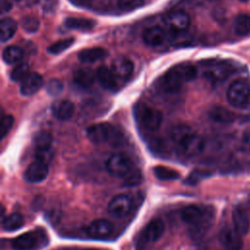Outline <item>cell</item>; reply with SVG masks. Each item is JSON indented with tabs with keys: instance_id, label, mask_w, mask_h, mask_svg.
Instances as JSON below:
<instances>
[{
	"instance_id": "cell-1",
	"label": "cell",
	"mask_w": 250,
	"mask_h": 250,
	"mask_svg": "<svg viewBox=\"0 0 250 250\" xmlns=\"http://www.w3.org/2000/svg\"><path fill=\"white\" fill-rule=\"evenodd\" d=\"M88 139L96 145L108 144L112 146H118L123 140L121 131L114 125L103 122L90 125L86 130Z\"/></svg>"
},
{
	"instance_id": "cell-2",
	"label": "cell",
	"mask_w": 250,
	"mask_h": 250,
	"mask_svg": "<svg viewBox=\"0 0 250 250\" xmlns=\"http://www.w3.org/2000/svg\"><path fill=\"white\" fill-rule=\"evenodd\" d=\"M134 115L140 125L148 131H156L161 126L163 120L160 110L145 103H139L135 105Z\"/></svg>"
},
{
	"instance_id": "cell-3",
	"label": "cell",
	"mask_w": 250,
	"mask_h": 250,
	"mask_svg": "<svg viewBox=\"0 0 250 250\" xmlns=\"http://www.w3.org/2000/svg\"><path fill=\"white\" fill-rule=\"evenodd\" d=\"M227 98L231 105L241 107L250 98V85L243 79L234 80L228 88Z\"/></svg>"
},
{
	"instance_id": "cell-4",
	"label": "cell",
	"mask_w": 250,
	"mask_h": 250,
	"mask_svg": "<svg viewBox=\"0 0 250 250\" xmlns=\"http://www.w3.org/2000/svg\"><path fill=\"white\" fill-rule=\"evenodd\" d=\"M135 166L131 159L122 153H113L106 161V170L112 176L118 177L121 180L128 175Z\"/></svg>"
},
{
	"instance_id": "cell-5",
	"label": "cell",
	"mask_w": 250,
	"mask_h": 250,
	"mask_svg": "<svg viewBox=\"0 0 250 250\" xmlns=\"http://www.w3.org/2000/svg\"><path fill=\"white\" fill-rule=\"evenodd\" d=\"M212 214L203 210L202 208L196 205H188L182 209L181 211V219L190 226V228L196 227L207 220L212 219Z\"/></svg>"
},
{
	"instance_id": "cell-6",
	"label": "cell",
	"mask_w": 250,
	"mask_h": 250,
	"mask_svg": "<svg viewBox=\"0 0 250 250\" xmlns=\"http://www.w3.org/2000/svg\"><path fill=\"white\" fill-rule=\"evenodd\" d=\"M180 151L188 157L199 154L204 148V140L194 132L187 136L183 141L178 144Z\"/></svg>"
},
{
	"instance_id": "cell-7",
	"label": "cell",
	"mask_w": 250,
	"mask_h": 250,
	"mask_svg": "<svg viewBox=\"0 0 250 250\" xmlns=\"http://www.w3.org/2000/svg\"><path fill=\"white\" fill-rule=\"evenodd\" d=\"M185 80L179 73V71L173 67L169 69L159 80L160 89L168 94H174L180 91Z\"/></svg>"
},
{
	"instance_id": "cell-8",
	"label": "cell",
	"mask_w": 250,
	"mask_h": 250,
	"mask_svg": "<svg viewBox=\"0 0 250 250\" xmlns=\"http://www.w3.org/2000/svg\"><path fill=\"white\" fill-rule=\"evenodd\" d=\"M132 199L129 195L121 193L111 198L107 205V211L114 217H124L132 209Z\"/></svg>"
},
{
	"instance_id": "cell-9",
	"label": "cell",
	"mask_w": 250,
	"mask_h": 250,
	"mask_svg": "<svg viewBox=\"0 0 250 250\" xmlns=\"http://www.w3.org/2000/svg\"><path fill=\"white\" fill-rule=\"evenodd\" d=\"M165 22L170 30L182 32L188 28L190 24V18L188 13L184 11H174L166 16Z\"/></svg>"
},
{
	"instance_id": "cell-10",
	"label": "cell",
	"mask_w": 250,
	"mask_h": 250,
	"mask_svg": "<svg viewBox=\"0 0 250 250\" xmlns=\"http://www.w3.org/2000/svg\"><path fill=\"white\" fill-rule=\"evenodd\" d=\"M241 234L232 228L226 227L219 233V240L227 250H240L242 248Z\"/></svg>"
},
{
	"instance_id": "cell-11",
	"label": "cell",
	"mask_w": 250,
	"mask_h": 250,
	"mask_svg": "<svg viewBox=\"0 0 250 250\" xmlns=\"http://www.w3.org/2000/svg\"><path fill=\"white\" fill-rule=\"evenodd\" d=\"M48 174V164L36 160L28 165V167L24 171L23 177L26 182L36 184L44 181L47 178Z\"/></svg>"
},
{
	"instance_id": "cell-12",
	"label": "cell",
	"mask_w": 250,
	"mask_h": 250,
	"mask_svg": "<svg viewBox=\"0 0 250 250\" xmlns=\"http://www.w3.org/2000/svg\"><path fill=\"white\" fill-rule=\"evenodd\" d=\"M87 234L94 238H104L113 231V225L106 219H97L92 221L86 229Z\"/></svg>"
},
{
	"instance_id": "cell-13",
	"label": "cell",
	"mask_w": 250,
	"mask_h": 250,
	"mask_svg": "<svg viewBox=\"0 0 250 250\" xmlns=\"http://www.w3.org/2000/svg\"><path fill=\"white\" fill-rule=\"evenodd\" d=\"M165 225L163 221L159 218L152 219L145 227L141 238L145 242H155L157 241L164 233Z\"/></svg>"
},
{
	"instance_id": "cell-14",
	"label": "cell",
	"mask_w": 250,
	"mask_h": 250,
	"mask_svg": "<svg viewBox=\"0 0 250 250\" xmlns=\"http://www.w3.org/2000/svg\"><path fill=\"white\" fill-rule=\"evenodd\" d=\"M110 69L118 80H126L132 75L134 64L128 58L120 56L112 61Z\"/></svg>"
},
{
	"instance_id": "cell-15",
	"label": "cell",
	"mask_w": 250,
	"mask_h": 250,
	"mask_svg": "<svg viewBox=\"0 0 250 250\" xmlns=\"http://www.w3.org/2000/svg\"><path fill=\"white\" fill-rule=\"evenodd\" d=\"M144 42L151 47L163 44L166 40V31L159 25H151L143 31Z\"/></svg>"
},
{
	"instance_id": "cell-16",
	"label": "cell",
	"mask_w": 250,
	"mask_h": 250,
	"mask_svg": "<svg viewBox=\"0 0 250 250\" xmlns=\"http://www.w3.org/2000/svg\"><path fill=\"white\" fill-rule=\"evenodd\" d=\"M43 85V77L37 72H30L21 82V94L22 96L34 95Z\"/></svg>"
},
{
	"instance_id": "cell-17",
	"label": "cell",
	"mask_w": 250,
	"mask_h": 250,
	"mask_svg": "<svg viewBox=\"0 0 250 250\" xmlns=\"http://www.w3.org/2000/svg\"><path fill=\"white\" fill-rule=\"evenodd\" d=\"M75 111L74 104L68 100H60L53 104L52 112L53 115L62 121L70 119Z\"/></svg>"
},
{
	"instance_id": "cell-18",
	"label": "cell",
	"mask_w": 250,
	"mask_h": 250,
	"mask_svg": "<svg viewBox=\"0 0 250 250\" xmlns=\"http://www.w3.org/2000/svg\"><path fill=\"white\" fill-rule=\"evenodd\" d=\"M96 75L99 83L103 88L108 91H114L117 89L118 79L116 78V76L113 74L112 70L109 67L105 65L100 66L96 72Z\"/></svg>"
},
{
	"instance_id": "cell-19",
	"label": "cell",
	"mask_w": 250,
	"mask_h": 250,
	"mask_svg": "<svg viewBox=\"0 0 250 250\" xmlns=\"http://www.w3.org/2000/svg\"><path fill=\"white\" fill-rule=\"evenodd\" d=\"M231 72V66L225 62H215L208 64L205 74L213 80L226 79Z\"/></svg>"
},
{
	"instance_id": "cell-20",
	"label": "cell",
	"mask_w": 250,
	"mask_h": 250,
	"mask_svg": "<svg viewBox=\"0 0 250 250\" xmlns=\"http://www.w3.org/2000/svg\"><path fill=\"white\" fill-rule=\"evenodd\" d=\"M233 228L240 233L246 234L250 228V221L246 210L240 206H236L232 210Z\"/></svg>"
},
{
	"instance_id": "cell-21",
	"label": "cell",
	"mask_w": 250,
	"mask_h": 250,
	"mask_svg": "<svg viewBox=\"0 0 250 250\" xmlns=\"http://www.w3.org/2000/svg\"><path fill=\"white\" fill-rule=\"evenodd\" d=\"M108 55V52L102 47H92L83 49L78 53V59L82 62L92 63L105 59Z\"/></svg>"
},
{
	"instance_id": "cell-22",
	"label": "cell",
	"mask_w": 250,
	"mask_h": 250,
	"mask_svg": "<svg viewBox=\"0 0 250 250\" xmlns=\"http://www.w3.org/2000/svg\"><path fill=\"white\" fill-rule=\"evenodd\" d=\"M208 115L211 120L220 124H230L235 119V115L232 111L220 105H215L211 107Z\"/></svg>"
},
{
	"instance_id": "cell-23",
	"label": "cell",
	"mask_w": 250,
	"mask_h": 250,
	"mask_svg": "<svg viewBox=\"0 0 250 250\" xmlns=\"http://www.w3.org/2000/svg\"><path fill=\"white\" fill-rule=\"evenodd\" d=\"M38 241V237L35 232L27 231L22 233L12 240V247L15 250H30Z\"/></svg>"
},
{
	"instance_id": "cell-24",
	"label": "cell",
	"mask_w": 250,
	"mask_h": 250,
	"mask_svg": "<svg viewBox=\"0 0 250 250\" xmlns=\"http://www.w3.org/2000/svg\"><path fill=\"white\" fill-rule=\"evenodd\" d=\"M97 75L90 68H79L73 74V80L75 84L81 88L91 87L96 79Z\"/></svg>"
},
{
	"instance_id": "cell-25",
	"label": "cell",
	"mask_w": 250,
	"mask_h": 250,
	"mask_svg": "<svg viewBox=\"0 0 250 250\" xmlns=\"http://www.w3.org/2000/svg\"><path fill=\"white\" fill-rule=\"evenodd\" d=\"M64 25L71 29H78V30H91L95 27L96 21L90 19L85 18H67L64 21Z\"/></svg>"
},
{
	"instance_id": "cell-26",
	"label": "cell",
	"mask_w": 250,
	"mask_h": 250,
	"mask_svg": "<svg viewBox=\"0 0 250 250\" xmlns=\"http://www.w3.org/2000/svg\"><path fill=\"white\" fill-rule=\"evenodd\" d=\"M233 31L239 36H245L250 33V16L240 14L235 17L232 23Z\"/></svg>"
},
{
	"instance_id": "cell-27",
	"label": "cell",
	"mask_w": 250,
	"mask_h": 250,
	"mask_svg": "<svg viewBox=\"0 0 250 250\" xmlns=\"http://www.w3.org/2000/svg\"><path fill=\"white\" fill-rule=\"evenodd\" d=\"M18 24L11 18H5L0 21V38L2 42L10 40L17 31Z\"/></svg>"
},
{
	"instance_id": "cell-28",
	"label": "cell",
	"mask_w": 250,
	"mask_h": 250,
	"mask_svg": "<svg viewBox=\"0 0 250 250\" xmlns=\"http://www.w3.org/2000/svg\"><path fill=\"white\" fill-rule=\"evenodd\" d=\"M2 57L4 62L8 64L19 63L23 58V51L21 47L18 46H8L4 49Z\"/></svg>"
},
{
	"instance_id": "cell-29",
	"label": "cell",
	"mask_w": 250,
	"mask_h": 250,
	"mask_svg": "<svg viewBox=\"0 0 250 250\" xmlns=\"http://www.w3.org/2000/svg\"><path fill=\"white\" fill-rule=\"evenodd\" d=\"M24 225V220L21 214L12 213L2 221V228L6 231H14L21 229Z\"/></svg>"
},
{
	"instance_id": "cell-30",
	"label": "cell",
	"mask_w": 250,
	"mask_h": 250,
	"mask_svg": "<svg viewBox=\"0 0 250 250\" xmlns=\"http://www.w3.org/2000/svg\"><path fill=\"white\" fill-rule=\"evenodd\" d=\"M153 174L160 181H174L178 180L181 176L177 170L162 165L155 166L153 168Z\"/></svg>"
},
{
	"instance_id": "cell-31",
	"label": "cell",
	"mask_w": 250,
	"mask_h": 250,
	"mask_svg": "<svg viewBox=\"0 0 250 250\" xmlns=\"http://www.w3.org/2000/svg\"><path fill=\"white\" fill-rule=\"evenodd\" d=\"M193 131L189 126L186 124H177L171 128L170 137L172 141L178 145L181 141H183L187 136H188Z\"/></svg>"
},
{
	"instance_id": "cell-32",
	"label": "cell",
	"mask_w": 250,
	"mask_h": 250,
	"mask_svg": "<svg viewBox=\"0 0 250 250\" xmlns=\"http://www.w3.org/2000/svg\"><path fill=\"white\" fill-rule=\"evenodd\" d=\"M53 136L47 131H41L34 137V146L36 149L52 148Z\"/></svg>"
},
{
	"instance_id": "cell-33",
	"label": "cell",
	"mask_w": 250,
	"mask_h": 250,
	"mask_svg": "<svg viewBox=\"0 0 250 250\" xmlns=\"http://www.w3.org/2000/svg\"><path fill=\"white\" fill-rule=\"evenodd\" d=\"M174 67L179 71V73L181 74V76L183 77L185 82H188V81L193 80L197 75V69L191 63L185 62V63L178 64Z\"/></svg>"
},
{
	"instance_id": "cell-34",
	"label": "cell",
	"mask_w": 250,
	"mask_h": 250,
	"mask_svg": "<svg viewBox=\"0 0 250 250\" xmlns=\"http://www.w3.org/2000/svg\"><path fill=\"white\" fill-rule=\"evenodd\" d=\"M29 65L27 62H19L12 69L10 77L13 81L21 82L29 74Z\"/></svg>"
},
{
	"instance_id": "cell-35",
	"label": "cell",
	"mask_w": 250,
	"mask_h": 250,
	"mask_svg": "<svg viewBox=\"0 0 250 250\" xmlns=\"http://www.w3.org/2000/svg\"><path fill=\"white\" fill-rule=\"evenodd\" d=\"M73 43H74V39L72 37L61 39V40L53 43L52 45H50L48 47L47 51H48V53H50L52 55H59L62 52L67 50Z\"/></svg>"
},
{
	"instance_id": "cell-36",
	"label": "cell",
	"mask_w": 250,
	"mask_h": 250,
	"mask_svg": "<svg viewBox=\"0 0 250 250\" xmlns=\"http://www.w3.org/2000/svg\"><path fill=\"white\" fill-rule=\"evenodd\" d=\"M124 185L126 187H135L142 183L143 181V174L142 172L137 169L136 167L122 179Z\"/></svg>"
},
{
	"instance_id": "cell-37",
	"label": "cell",
	"mask_w": 250,
	"mask_h": 250,
	"mask_svg": "<svg viewBox=\"0 0 250 250\" xmlns=\"http://www.w3.org/2000/svg\"><path fill=\"white\" fill-rule=\"evenodd\" d=\"M21 27L27 33H34L39 28V21L32 16H26L21 20Z\"/></svg>"
},
{
	"instance_id": "cell-38",
	"label": "cell",
	"mask_w": 250,
	"mask_h": 250,
	"mask_svg": "<svg viewBox=\"0 0 250 250\" xmlns=\"http://www.w3.org/2000/svg\"><path fill=\"white\" fill-rule=\"evenodd\" d=\"M14 121H15V118L11 114H7L3 116L1 120V135H0L1 139H4L5 136L10 132L11 128L14 125Z\"/></svg>"
},
{
	"instance_id": "cell-39",
	"label": "cell",
	"mask_w": 250,
	"mask_h": 250,
	"mask_svg": "<svg viewBox=\"0 0 250 250\" xmlns=\"http://www.w3.org/2000/svg\"><path fill=\"white\" fill-rule=\"evenodd\" d=\"M120 9L125 11H132L144 4V0H117Z\"/></svg>"
},
{
	"instance_id": "cell-40",
	"label": "cell",
	"mask_w": 250,
	"mask_h": 250,
	"mask_svg": "<svg viewBox=\"0 0 250 250\" xmlns=\"http://www.w3.org/2000/svg\"><path fill=\"white\" fill-rule=\"evenodd\" d=\"M53 149L48 148V149H36L35 151V159L37 161L49 164L53 158Z\"/></svg>"
},
{
	"instance_id": "cell-41",
	"label": "cell",
	"mask_w": 250,
	"mask_h": 250,
	"mask_svg": "<svg viewBox=\"0 0 250 250\" xmlns=\"http://www.w3.org/2000/svg\"><path fill=\"white\" fill-rule=\"evenodd\" d=\"M209 175V173L202 171V170H194L193 172H191L189 174V176L185 180L186 184L188 185H196L199 181H201L202 179H204L205 177H207Z\"/></svg>"
},
{
	"instance_id": "cell-42",
	"label": "cell",
	"mask_w": 250,
	"mask_h": 250,
	"mask_svg": "<svg viewBox=\"0 0 250 250\" xmlns=\"http://www.w3.org/2000/svg\"><path fill=\"white\" fill-rule=\"evenodd\" d=\"M62 89L63 86L59 79H51L47 84V92L52 96L59 95Z\"/></svg>"
},
{
	"instance_id": "cell-43",
	"label": "cell",
	"mask_w": 250,
	"mask_h": 250,
	"mask_svg": "<svg viewBox=\"0 0 250 250\" xmlns=\"http://www.w3.org/2000/svg\"><path fill=\"white\" fill-rule=\"evenodd\" d=\"M241 146L244 150H248L250 151V127L247 128L243 135H242V139H241Z\"/></svg>"
},
{
	"instance_id": "cell-44",
	"label": "cell",
	"mask_w": 250,
	"mask_h": 250,
	"mask_svg": "<svg viewBox=\"0 0 250 250\" xmlns=\"http://www.w3.org/2000/svg\"><path fill=\"white\" fill-rule=\"evenodd\" d=\"M12 9V3L10 0H1V14H6Z\"/></svg>"
},
{
	"instance_id": "cell-45",
	"label": "cell",
	"mask_w": 250,
	"mask_h": 250,
	"mask_svg": "<svg viewBox=\"0 0 250 250\" xmlns=\"http://www.w3.org/2000/svg\"><path fill=\"white\" fill-rule=\"evenodd\" d=\"M82 250H98V249H95V248H87V249H82Z\"/></svg>"
},
{
	"instance_id": "cell-46",
	"label": "cell",
	"mask_w": 250,
	"mask_h": 250,
	"mask_svg": "<svg viewBox=\"0 0 250 250\" xmlns=\"http://www.w3.org/2000/svg\"><path fill=\"white\" fill-rule=\"evenodd\" d=\"M198 250H209V249H207V248H199Z\"/></svg>"
},
{
	"instance_id": "cell-47",
	"label": "cell",
	"mask_w": 250,
	"mask_h": 250,
	"mask_svg": "<svg viewBox=\"0 0 250 250\" xmlns=\"http://www.w3.org/2000/svg\"><path fill=\"white\" fill-rule=\"evenodd\" d=\"M239 1H241V2H247V1H249V0H239Z\"/></svg>"
},
{
	"instance_id": "cell-48",
	"label": "cell",
	"mask_w": 250,
	"mask_h": 250,
	"mask_svg": "<svg viewBox=\"0 0 250 250\" xmlns=\"http://www.w3.org/2000/svg\"><path fill=\"white\" fill-rule=\"evenodd\" d=\"M210 1H215V0H210Z\"/></svg>"
},
{
	"instance_id": "cell-49",
	"label": "cell",
	"mask_w": 250,
	"mask_h": 250,
	"mask_svg": "<svg viewBox=\"0 0 250 250\" xmlns=\"http://www.w3.org/2000/svg\"><path fill=\"white\" fill-rule=\"evenodd\" d=\"M16 1H20V0H16Z\"/></svg>"
}]
</instances>
